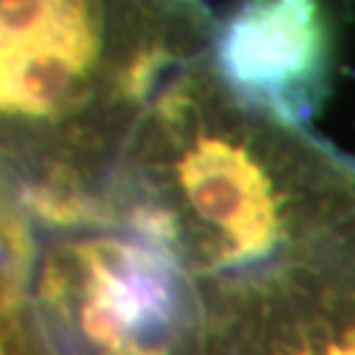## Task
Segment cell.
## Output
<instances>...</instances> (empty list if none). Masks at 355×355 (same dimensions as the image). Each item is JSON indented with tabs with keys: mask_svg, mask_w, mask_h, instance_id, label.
Listing matches in <instances>:
<instances>
[{
	"mask_svg": "<svg viewBox=\"0 0 355 355\" xmlns=\"http://www.w3.org/2000/svg\"><path fill=\"white\" fill-rule=\"evenodd\" d=\"M106 203L178 270L245 279L355 233V164L240 99L208 55L150 99L120 148Z\"/></svg>",
	"mask_w": 355,
	"mask_h": 355,
	"instance_id": "1",
	"label": "cell"
},
{
	"mask_svg": "<svg viewBox=\"0 0 355 355\" xmlns=\"http://www.w3.org/2000/svg\"><path fill=\"white\" fill-rule=\"evenodd\" d=\"M212 33L201 0H0V168L19 201L102 210L88 182Z\"/></svg>",
	"mask_w": 355,
	"mask_h": 355,
	"instance_id": "2",
	"label": "cell"
},
{
	"mask_svg": "<svg viewBox=\"0 0 355 355\" xmlns=\"http://www.w3.org/2000/svg\"><path fill=\"white\" fill-rule=\"evenodd\" d=\"M208 60L240 99L291 125L321 109L335 69V26L323 0H240L215 21Z\"/></svg>",
	"mask_w": 355,
	"mask_h": 355,
	"instance_id": "3",
	"label": "cell"
},
{
	"mask_svg": "<svg viewBox=\"0 0 355 355\" xmlns=\"http://www.w3.org/2000/svg\"><path fill=\"white\" fill-rule=\"evenodd\" d=\"M226 316L217 355H355V238L275 272Z\"/></svg>",
	"mask_w": 355,
	"mask_h": 355,
	"instance_id": "4",
	"label": "cell"
}]
</instances>
